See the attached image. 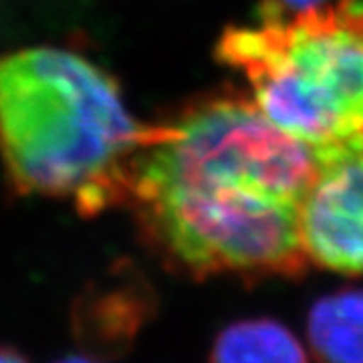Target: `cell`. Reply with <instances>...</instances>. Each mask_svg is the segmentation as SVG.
Masks as SVG:
<instances>
[{
  "label": "cell",
  "mask_w": 363,
  "mask_h": 363,
  "mask_svg": "<svg viewBox=\"0 0 363 363\" xmlns=\"http://www.w3.org/2000/svg\"><path fill=\"white\" fill-rule=\"evenodd\" d=\"M323 164L255 104L218 99L145 140L130 190L145 233L196 277H297L301 206Z\"/></svg>",
  "instance_id": "obj_1"
},
{
  "label": "cell",
  "mask_w": 363,
  "mask_h": 363,
  "mask_svg": "<svg viewBox=\"0 0 363 363\" xmlns=\"http://www.w3.org/2000/svg\"><path fill=\"white\" fill-rule=\"evenodd\" d=\"M145 140L116 81L87 59L55 47L0 57V152L18 190L75 192L97 212L121 157Z\"/></svg>",
  "instance_id": "obj_2"
},
{
  "label": "cell",
  "mask_w": 363,
  "mask_h": 363,
  "mask_svg": "<svg viewBox=\"0 0 363 363\" xmlns=\"http://www.w3.org/2000/svg\"><path fill=\"white\" fill-rule=\"evenodd\" d=\"M218 57L245 71L255 105L277 128L309 143L323 168L362 156L363 0L228 28Z\"/></svg>",
  "instance_id": "obj_3"
},
{
  "label": "cell",
  "mask_w": 363,
  "mask_h": 363,
  "mask_svg": "<svg viewBox=\"0 0 363 363\" xmlns=\"http://www.w3.org/2000/svg\"><path fill=\"white\" fill-rule=\"evenodd\" d=\"M307 259L341 274H363V154L323 168L301 206Z\"/></svg>",
  "instance_id": "obj_4"
},
{
  "label": "cell",
  "mask_w": 363,
  "mask_h": 363,
  "mask_svg": "<svg viewBox=\"0 0 363 363\" xmlns=\"http://www.w3.org/2000/svg\"><path fill=\"white\" fill-rule=\"evenodd\" d=\"M309 343L327 362L363 363V289L339 291L313 305Z\"/></svg>",
  "instance_id": "obj_5"
},
{
  "label": "cell",
  "mask_w": 363,
  "mask_h": 363,
  "mask_svg": "<svg viewBox=\"0 0 363 363\" xmlns=\"http://www.w3.org/2000/svg\"><path fill=\"white\" fill-rule=\"evenodd\" d=\"M214 362H305L307 353L285 325L248 319L228 325L214 341Z\"/></svg>",
  "instance_id": "obj_6"
},
{
  "label": "cell",
  "mask_w": 363,
  "mask_h": 363,
  "mask_svg": "<svg viewBox=\"0 0 363 363\" xmlns=\"http://www.w3.org/2000/svg\"><path fill=\"white\" fill-rule=\"evenodd\" d=\"M327 0H269L264 6L262 16H283L285 11H295V13H305L323 6Z\"/></svg>",
  "instance_id": "obj_7"
},
{
  "label": "cell",
  "mask_w": 363,
  "mask_h": 363,
  "mask_svg": "<svg viewBox=\"0 0 363 363\" xmlns=\"http://www.w3.org/2000/svg\"><path fill=\"white\" fill-rule=\"evenodd\" d=\"M0 362H25V355H21L18 351H14L13 347H4L0 345Z\"/></svg>",
  "instance_id": "obj_8"
}]
</instances>
